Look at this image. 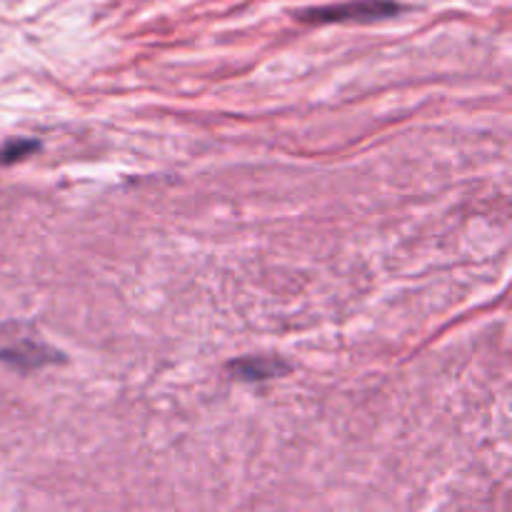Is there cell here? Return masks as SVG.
<instances>
[{"label":"cell","instance_id":"6da1fadb","mask_svg":"<svg viewBox=\"0 0 512 512\" xmlns=\"http://www.w3.org/2000/svg\"><path fill=\"white\" fill-rule=\"evenodd\" d=\"M400 5L395 0H350V3L323 5V8H310L298 13V20L310 25L323 23H373V20L393 18L400 13Z\"/></svg>","mask_w":512,"mask_h":512},{"label":"cell","instance_id":"3957f363","mask_svg":"<svg viewBox=\"0 0 512 512\" xmlns=\"http://www.w3.org/2000/svg\"><path fill=\"white\" fill-rule=\"evenodd\" d=\"M228 370L235 380H243V383H265V380L288 373L290 365L280 358H240L233 360Z\"/></svg>","mask_w":512,"mask_h":512},{"label":"cell","instance_id":"277c9868","mask_svg":"<svg viewBox=\"0 0 512 512\" xmlns=\"http://www.w3.org/2000/svg\"><path fill=\"white\" fill-rule=\"evenodd\" d=\"M40 150V140L33 138H13L0 145V165H15Z\"/></svg>","mask_w":512,"mask_h":512},{"label":"cell","instance_id":"7a4b0ae2","mask_svg":"<svg viewBox=\"0 0 512 512\" xmlns=\"http://www.w3.org/2000/svg\"><path fill=\"white\" fill-rule=\"evenodd\" d=\"M55 360H60L58 350L38 343L35 338L15 340V343L0 348V363L10 365V368L15 370H25V373H28V370H38L43 368V365L55 363Z\"/></svg>","mask_w":512,"mask_h":512}]
</instances>
